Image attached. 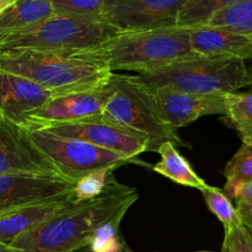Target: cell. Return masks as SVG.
<instances>
[{"mask_svg":"<svg viewBox=\"0 0 252 252\" xmlns=\"http://www.w3.org/2000/svg\"><path fill=\"white\" fill-rule=\"evenodd\" d=\"M158 153L161 157V160L153 166L154 172L165 176L181 186L192 187L199 191H202L208 185L194 171L186 158L182 157L174 143L165 142L158 149Z\"/></svg>","mask_w":252,"mask_h":252,"instance_id":"18","label":"cell"},{"mask_svg":"<svg viewBox=\"0 0 252 252\" xmlns=\"http://www.w3.org/2000/svg\"><path fill=\"white\" fill-rule=\"evenodd\" d=\"M152 93L162 120L175 130L204 116H225V94L198 95L171 88H157Z\"/></svg>","mask_w":252,"mask_h":252,"instance_id":"13","label":"cell"},{"mask_svg":"<svg viewBox=\"0 0 252 252\" xmlns=\"http://www.w3.org/2000/svg\"><path fill=\"white\" fill-rule=\"evenodd\" d=\"M75 181L61 175L0 176V216L10 211L73 192Z\"/></svg>","mask_w":252,"mask_h":252,"instance_id":"12","label":"cell"},{"mask_svg":"<svg viewBox=\"0 0 252 252\" xmlns=\"http://www.w3.org/2000/svg\"><path fill=\"white\" fill-rule=\"evenodd\" d=\"M113 169L97 170L79 179L73 189L74 199L76 202L88 201L102 193L113 176Z\"/></svg>","mask_w":252,"mask_h":252,"instance_id":"25","label":"cell"},{"mask_svg":"<svg viewBox=\"0 0 252 252\" xmlns=\"http://www.w3.org/2000/svg\"><path fill=\"white\" fill-rule=\"evenodd\" d=\"M107 100L102 117L120 127L139 134L149 142V152H158L165 142L187 147L160 115L152 90L138 76L112 73L106 83Z\"/></svg>","mask_w":252,"mask_h":252,"instance_id":"4","label":"cell"},{"mask_svg":"<svg viewBox=\"0 0 252 252\" xmlns=\"http://www.w3.org/2000/svg\"><path fill=\"white\" fill-rule=\"evenodd\" d=\"M234 201L241 224L252 230V182L239 189Z\"/></svg>","mask_w":252,"mask_h":252,"instance_id":"27","label":"cell"},{"mask_svg":"<svg viewBox=\"0 0 252 252\" xmlns=\"http://www.w3.org/2000/svg\"><path fill=\"white\" fill-rule=\"evenodd\" d=\"M16 0H0V14L4 12L5 10L9 9Z\"/></svg>","mask_w":252,"mask_h":252,"instance_id":"30","label":"cell"},{"mask_svg":"<svg viewBox=\"0 0 252 252\" xmlns=\"http://www.w3.org/2000/svg\"><path fill=\"white\" fill-rule=\"evenodd\" d=\"M106 0H51L54 14L101 20Z\"/></svg>","mask_w":252,"mask_h":252,"instance_id":"24","label":"cell"},{"mask_svg":"<svg viewBox=\"0 0 252 252\" xmlns=\"http://www.w3.org/2000/svg\"><path fill=\"white\" fill-rule=\"evenodd\" d=\"M106 84L98 88L73 91L54 96L52 100L25 118L21 127L27 130H41L78 121L101 117L107 100Z\"/></svg>","mask_w":252,"mask_h":252,"instance_id":"9","label":"cell"},{"mask_svg":"<svg viewBox=\"0 0 252 252\" xmlns=\"http://www.w3.org/2000/svg\"><path fill=\"white\" fill-rule=\"evenodd\" d=\"M30 133L59 175L71 181L76 182L97 170H116L130 162H139L137 159H129L81 140L58 137L47 130H31Z\"/></svg>","mask_w":252,"mask_h":252,"instance_id":"7","label":"cell"},{"mask_svg":"<svg viewBox=\"0 0 252 252\" xmlns=\"http://www.w3.org/2000/svg\"><path fill=\"white\" fill-rule=\"evenodd\" d=\"M239 0H186L177 17V26L185 29L204 26L220 10Z\"/></svg>","mask_w":252,"mask_h":252,"instance_id":"22","label":"cell"},{"mask_svg":"<svg viewBox=\"0 0 252 252\" xmlns=\"http://www.w3.org/2000/svg\"><path fill=\"white\" fill-rule=\"evenodd\" d=\"M47 132L58 137L71 138L93 144L101 149L123 155L129 159H137L138 155L149 152V142L144 137L120 127L106 120L102 116L78 122L65 123L49 127Z\"/></svg>","mask_w":252,"mask_h":252,"instance_id":"10","label":"cell"},{"mask_svg":"<svg viewBox=\"0 0 252 252\" xmlns=\"http://www.w3.org/2000/svg\"><path fill=\"white\" fill-rule=\"evenodd\" d=\"M223 246L220 252H252V230L243 224L224 229Z\"/></svg>","mask_w":252,"mask_h":252,"instance_id":"26","label":"cell"},{"mask_svg":"<svg viewBox=\"0 0 252 252\" xmlns=\"http://www.w3.org/2000/svg\"><path fill=\"white\" fill-rule=\"evenodd\" d=\"M196 252H214V251H208V250H202V251H196Z\"/></svg>","mask_w":252,"mask_h":252,"instance_id":"31","label":"cell"},{"mask_svg":"<svg viewBox=\"0 0 252 252\" xmlns=\"http://www.w3.org/2000/svg\"><path fill=\"white\" fill-rule=\"evenodd\" d=\"M73 192L61 197L27 204L0 216V241L11 244L21 234L38 228L75 203Z\"/></svg>","mask_w":252,"mask_h":252,"instance_id":"15","label":"cell"},{"mask_svg":"<svg viewBox=\"0 0 252 252\" xmlns=\"http://www.w3.org/2000/svg\"><path fill=\"white\" fill-rule=\"evenodd\" d=\"M186 0H106L102 19L118 32L177 26Z\"/></svg>","mask_w":252,"mask_h":252,"instance_id":"8","label":"cell"},{"mask_svg":"<svg viewBox=\"0 0 252 252\" xmlns=\"http://www.w3.org/2000/svg\"><path fill=\"white\" fill-rule=\"evenodd\" d=\"M117 32L101 20L54 14L33 26L0 39V51L84 52L96 48Z\"/></svg>","mask_w":252,"mask_h":252,"instance_id":"6","label":"cell"},{"mask_svg":"<svg viewBox=\"0 0 252 252\" xmlns=\"http://www.w3.org/2000/svg\"><path fill=\"white\" fill-rule=\"evenodd\" d=\"M138 191L111 177L105 191L75 202L38 228L17 236L10 245L24 252H74L97 236L120 230V224L138 201Z\"/></svg>","mask_w":252,"mask_h":252,"instance_id":"1","label":"cell"},{"mask_svg":"<svg viewBox=\"0 0 252 252\" xmlns=\"http://www.w3.org/2000/svg\"><path fill=\"white\" fill-rule=\"evenodd\" d=\"M74 252H93V251L89 250V248H84V249H80V250H76ZM117 252H134V251H133L132 249L127 245V243H126V241H123L122 246H121L120 250H118Z\"/></svg>","mask_w":252,"mask_h":252,"instance_id":"28","label":"cell"},{"mask_svg":"<svg viewBox=\"0 0 252 252\" xmlns=\"http://www.w3.org/2000/svg\"><path fill=\"white\" fill-rule=\"evenodd\" d=\"M201 192L208 209L219 219V221L224 225V229L233 228L241 224L235 206L223 189L207 185Z\"/></svg>","mask_w":252,"mask_h":252,"instance_id":"23","label":"cell"},{"mask_svg":"<svg viewBox=\"0 0 252 252\" xmlns=\"http://www.w3.org/2000/svg\"><path fill=\"white\" fill-rule=\"evenodd\" d=\"M79 53L103 63L111 73L128 70L137 74L149 73L193 56L189 29L180 26L117 32L96 48Z\"/></svg>","mask_w":252,"mask_h":252,"instance_id":"2","label":"cell"},{"mask_svg":"<svg viewBox=\"0 0 252 252\" xmlns=\"http://www.w3.org/2000/svg\"><path fill=\"white\" fill-rule=\"evenodd\" d=\"M192 53L218 58H252V41L220 27L204 26L189 29Z\"/></svg>","mask_w":252,"mask_h":252,"instance_id":"16","label":"cell"},{"mask_svg":"<svg viewBox=\"0 0 252 252\" xmlns=\"http://www.w3.org/2000/svg\"><path fill=\"white\" fill-rule=\"evenodd\" d=\"M0 70L33 80L57 96L98 88L112 73L107 66L79 52H42L31 49L0 51Z\"/></svg>","mask_w":252,"mask_h":252,"instance_id":"3","label":"cell"},{"mask_svg":"<svg viewBox=\"0 0 252 252\" xmlns=\"http://www.w3.org/2000/svg\"><path fill=\"white\" fill-rule=\"evenodd\" d=\"M4 175H59V172L37 147L30 130L10 121L0 120V176Z\"/></svg>","mask_w":252,"mask_h":252,"instance_id":"11","label":"cell"},{"mask_svg":"<svg viewBox=\"0 0 252 252\" xmlns=\"http://www.w3.org/2000/svg\"><path fill=\"white\" fill-rule=\"evenodd\" d=\"M226 182L223 191L230 199H234L241 187L252 182V145L244 144L226 164L224 169Z\"/></svg>","mask_w":252,"mask_h":252,"instance_id":"21","label":"cell"},{"mask_svg":"<svg viewBox=\"0 0 252 252\" xmlns=\"http://www.w3.org/2000/svg\"><path fill=\"white\" fill-rule=\"evenodd\" d=\"M0 120H2V117H1V116H0Z\"/></svg>","mask_w":252,"mask_h":252,"instance_id":"32","label":"cell"},{"mask_svg":"<svg viewBox=\"0 0 252 252\" xmlns=\"http://www.w3.org/2000/svg\"><path fill=\"white\" fill-rule=\"evenodd\" d=\"M251 73H252V71H251ZM251 86H252V85H251Z\"/></svg>","mask_w":252,"mask_h":252,"instance_id":"33","label":"cell"},{"mask_svg":"<svg viewBox=\"0 0 252 252\" xmlns=\"http://www.w3.org/2000/svg\"><path fill=\"white\" fill-rule=\"evenodd\" d=\"M57 96L33 80L0 70V116L22 126L25 118Z\"/></svg>","mask_w":252,"mask_h":252,"instance_id":"14","label":"cell"},{"mask_svg":"<svg viewBox=\"0 0 252 252\" xmlns=\"http://www.w3.org/2000/svg\"><path fill=\"white\" fill-rule=\"evenodd\" d=\"M137 76L150 90L171 88L198 95L236 93L252 85V73L245 61L197 54Z\"/></svg>","mask_w":252,"mask_h":252,"instance_id":"5","label":"cell"},{"mask_svg":"<svg viewBox=\"0 0 252 252\" xmlns=\"http://www.w3.org/2000/svg\"><path fill=\"white\" fill-rule=\"evenodd\" d=\"M0 252H24V251L14 248V246L10 245V244H5L0 241Z\"/></svg>","mask_w":252,"mask_h":252,"instance_id":"29","label":"cell"},{"mask_svg":"<svg viewBox=\"0 0 252 252\" xmlns=\"http://www.w3.org/2000/svg\"><path fill=\"white\" fill-rule=\"evenodd\" d=\"M225 122L236 130L244 144L252 145V91L225 94Z\"/></svg>","mask_w":252,"mask_h":252,"instance_id":"19","label":"cell"},{"mask_svg":"<svg viewBox=\"0 0 252 252\" xmlns=\"http://www.w3.org/2000/svg\"><path fill=\"white\" fill-rule=\"evenodd\" d=\"M207 25L228 30L252 41V0H239L220 10Z\"/></svg>","mask_w":252,"mask_h":252,"instance_id":"20","label":"cell"},{"mask_svg":"<svg viewBox=\"0 0 252 252\" xmlns=\"http://www.w3.org/2000/svg\"><path fill=\"white\" fill-rule=\"evenodd\" d=\"M54 15L51 0H16L0 14V39Z\"/></svg>","mask_w":252,"mask_h":252,"instance_id":"17","label":"cell"}]
</instances>
